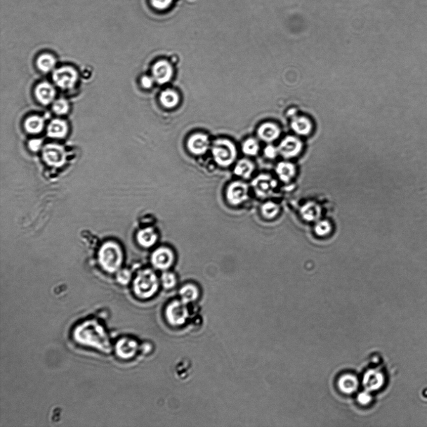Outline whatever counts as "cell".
Segmentation results:
<instances>
[{"label": "cell", "instance_id": "21", "mask_svg": "<svg viewBox=\"0 0 427 427\" xmlns=\"http://www.w3.org/2000/svg\"><path fill=\"white\" fill-rule=\"evenodd\" d=\"M301 214L306 221H316L320 218L321 209L319 205L315 203H308L301 208Z\"/></svg>", "mask_w": 427, "mask_h": 427}, {"label": "cell", "instance_id": "38", "mask_svg": "<svg viewBox=\"0 0 427 427\" xmlns=\"http://www.w3.org/2000/svg\"><path fill=\"white\" fill-rule=\"evenodd\" d=\"M153 83V80L150 79V77H144L142 80H141V84H142L143 87H145L146 88H151L152 86Z\"/></svg>", "mask_w": 427, "mask_h": 427}, {"label": "cell", "instance_id": "31", "mask_svg": "<svg viewBox=\"0 0 427 427\" xmlns=\"http://www.w3.org/2000/svg\"><path fill=\"white\" fill-rule=\"evenodd\" d=\"M331 231V225H330L329 221L326 220H322L318 221L317 225H315V232L318 235L324 236L329 234Z\"/></svg>", "mask_w": 427, "mask_h": 427}, {"label": "cell", "instance_id": "30", "mask_svg": "<svg viewBox=\"0 0 427 427\" xmlns=\"http://www.w3.org/2000/svg\"><path fill=\"white\" fill-rule=\"evenodd\" d=\"M384 379L381 374L379 373L372 372L365 379L368 386H371L370 388H376L382 385L383 383Z\"/></svg>", "mask_w": 427, "mask_h": 427}, {"label": "cell", "instance_id": "7", "mask_svg": "<svg viewBox=\"0 0 427 427\" xmlns=\"http://www.w3.org/2000/svg\"><path fill=\"white\" fill-rule=\"evenodd\" d=\"M249 186L241 181H235L229 185L226 190V199L230 204L238 205L246 201L249 197Z\"/></svg>", "mask_w": 427, "mask_h": 427}, {"label": "cell", "instance_id": "27", "mask_svg": "<svg viewBox=\"0 0 427 427\" xmlns=\"http://www.w3.org/2000/svg\"><path fill=\"white\" fill-rule=\"evenodd\" d=\"M280 207L277 204L272 202L265 203L261 207V213L266 218L272 219L275 218L279 213Z\"/></svg>", "mask_w": 427, "mask_h": 427}, {"label": "cell", "instance_id": "6", "mask_svg": "<svg viewBox=\"0 0 427 427\" xmlns=\"http://www.w3.org/2000/svg\"><path fill=\"white\" fill-rule=\"evenodd\" d=\"M252 184L255 192L261 198L270 197L277 186V181L267 174H261L257 176Z\"/></svg>", "mask_w": 427, "mask_h": 427}, {"label": "cell", "instance_id": "4", "mask_svg": "<svg viewBox=\"0 0 427 427\" xmlns=\"http://www.w3.org/2000/svg\"><path fill=\"white\" fill-rule=\"evenodd\" d=\"M188 304L182 300L171 302L165 309V318L169 324L173 327H181L187 322L190 317Z\"/></svg>", "mask_w": 427, "mask_h": 427}, {"label": "cell", "instance_id": "14", "mask_svg": "<svg viewBox=\"0 0 427 427\" xmlns=\"http://www.w3.org/2000/svg\"><path fill=\"white\" fill-rule=\"evenodd\" d=\"M209 141L206 135L197 134L189 139L188 147L191 152L196 155L204 154L209 148Z\"/></svg>", "mask_w": 427, "mask_h": 427}, {"label": "cell", "instance_id": "29", "mask_svg": "<svg viewBox=\"0 0 427 427\" xmlns=\"http://www.w3.org/2000/svg\"><path fill=\"white\" fill-rule=\"evenodd\" d=\"M258 144L254 139H249L245 141L243 145V151L247 155H256L258 153Z\"/></svg>", "mask_w": 427, "mask_h": 427}, {"label": "cell", "instance_id": "5", "mask_svg": "<svg viewBox=\"0 0 427 427\" xmlns=\"http://www.w3.org/2000/svg\"><path fill=\"white\" fill-rule=\"evenodd\" d=\"M212 153L217 164L222 167L232 164L236 157L235 146L227 140L216 141L212 148Z\"/></svg>", "mask_w": 427, "mask_h": 427}, {"label": "cell", "instance_id": "25", "mask_svg": "<svg viewBox=\"0 0 427 427\" xmlns=\"http://www.w3.org/2000/svg\"><path fill=\"white\" fill-rule=\"evenodd\" d=\"M160 101L165 107L173 108L178 103L179 97L175 92L168 89L162 92L160 96Z\"/></svg>", "mask_w": 427, "mask_h": 427}, {"label": "cell", "instance_id": "1", "mask_svg": "<svg viewBox=\"0 0 427 427\" xmlns=\"http://www.w3.org/2000/svg\"><path fill=\"white\" fill-rule=\"evenodd\" d=\"M75 341L81 345L91 346L103 353L112 351L109 337L102 325L96 320L85 321L75 328Z\"/></svg>", "mask_w": 427, "mask_h": 427}, {"label": "cell", "instance_id": "13", "mask_svg": "<svg viewBox=\"0 0 427 427\" xmlns=\"http://www.w3.org/2000/svg\"><path fill=\"white\" fill-rule=\"evenodd\" d=\"M152 72L155 81L164 84L171 79L173 70L168 62L160 61L153 66Z\"/></svg>", "mask_w": 427, "mask_h": 427}, {"label": "cell", "instance_id": "23", "mask_svg": "<svg viewBox=\"0 0 427 427\" xmlns=\"http://www.w3.org/2000/svg\"><path fill=\"white\" fill-rule=\"evenodd\" d=\"M254 170V165L247 160H242L238 163L235 169V173L244 178H249Z\"/></svg>", "mask_w": 427, "mask_h": 427}, {"label": "cell", "instance_id": "12", "mask_svg": "<svg viewBox=\"0 0 427 427\" xmlns=\"http://www.w3.org/2000/svg\"><path fill=\"white\" fill-rule=\"evenodd\" d=\"M138 350L137 342L129 337H124L120 339L116 345L117 354L123 359H129L133 357Z\"/></svg>", "mask_w": 427, "mask_h": 427}, {"label": "cell", "instance_id": "36", "mask_svg": "<svg viewBox=\"0 0 427 427\" xmlns=\"http://www.w3.org/2000/svg\"><path fill=\"white\" fill-rule=\"evenodd\" d=\"M278 153V150L276 149L272 145L267 146L264 150V153H265L266 157L270 159H275L277 157Z\"/></svg>", "mask_w": 427, "mask_h": 427}, {"label": "cell", "instance_id": "35", "mask_svg": "<svg viewBox=\"0 0 427 427\" xmlns=\"http://www.w3.org/2000/svg\"><path fill=\"white\" fill-rule=\"evenodd\" d=\"M173 0H151L153 6L158 9L167 8Z\"/></svg>", "mask_w": 427, "mask_h": 427}, {"label": "cell", "instance_id": "28", "mask_svg": "<svg viewBox=\"0 0 427 427\" xmlns=\"http://www.w3.org/2000/svg\"><path fill=\"white\" fill-rule=\"evenodd\" d=\"M161 282L163 287L165 289H171L176 284V278L173 273L171 272L163 273L161 277Z\"/></svg>", "mask_w": 427, "mask_h": 427}, {"label": "cell", "instance_id": "9", "mask_svg": "<svg viewBox=\"0 0 427 427\" xmlns=\"http://www.w3.org/2000/svg\"><path fill=\"white\" fill-rule=\"evenodd\" d=\"M303 144L299 138L289 136L285 138L280 143L278 151L285 159H292L300 153Z\"/></svg>", "mask_w": 427, "mask_h": 427}, {"label": "cell", "instance_id": "18", "mask_svg": "<svg viewBox=\"0 0 427 427\" xmlns=\"http://www.w3.org/2000/svg\"><path fill=\"white\" fill-rule=\"evenodd\" d=\"M276 172L280 180L285 183L289 182L296 175V169L291 163L283 162L278 164Z\"/></svg>", "mask_w": 427, "mask_h": 427}, {"label": "cell", "instance_id": "40", "mask_svg": "<svg viewBox=\"0 0 427 427\" xmlns=\"http://www.w3.org/2000/svg\"><path fill=\"white\" fill-rule=\"evenodd\" d=\"M296 110H290L289 111V113H290V115H291V116H293L294 113H296Z\"/></svg>", "mask_w": 427, "mask_h": 427}, {"label": "cell", "instance_id": "2", "mask_svg": "<svg viewBox=\"0 0 427 427\" xmlns=\"http://www.w3.org/2000/svg\"><path fill=\"white\" fill-rule=\"evenodd\" d=\"M159 287V279L150 269L139 272L133 283L134 294L141 299L152 298L157 293Z\"/></svg>", "mask_w": 427, "mask_h": 427}, {"label": "cell", "instance_id": "32", "mask_svg": "<svg viewBox=\"0 0 427 427\" xmlns=\"http://www.w3.org/2000/svg\"><path fill=\"white\" fill-rule=\"evenodd\" d=\"M53 109L56 114L64 115L68 112L69 105L67 101L60 99L54 103Z\"/></svg>", "mask_w": 427, "mask_h": 427}, {"label": "cell", "instance_id": "20", "mask_svg": "<svg viewBox=\"0 0 427 427\" xmlns=\"http://www.w3.org/2000/svg\"><path fill=\"white\" fill-rule=\"evenodd\" d=\"M181 300L188 304L194 302L200 296L199 289L193 284H186L181 288L180 290Z\"/></svg>", "mask_w": 427, "mask_h": 427}, {"label": "cell", "instance_id": "15", "mask_svg": "<svg viewBox=\"0 0 427 427\" xmlns=\"http://www.w3.org/2000/svg\"><path fill=\"white\" fill-rule=\"evenodd\" d=\"M280 129L273 123H265L259 127L258 130L259 137L266 142H272L277 140L280 134Z\"/></svg>", "mask_w": 427, "mask_h": 427}, {"label": "cell", "instance_id": "34", "mask_svg": "<svg viewBox=\"0 0 427 427\" xmlns=\"http://www.w3.org/2000/svg\"><path fill=\"white\" fill-rule=\"evenodd\" d=\"M117 279L120 284L126 285L131 279V273L127 270H120L117 275Z\"/></svg>", "mask_w": 427, "mask_h": 427}, {"label": "cell", "instance_id": "8", "mask_svg": "<svg viewBox=\"0 0 427 427\" xmlns=\"http://www.w3.org/2000/svg\"><path fill=\"white\" fill-rule=\"evenodd\" d=\"M151 260L155 268L159 270H166L171 267L174 262L173 252L169 248H159L152 254Z\"/></svg>", "mask_w": 427, "mask_h": 427}, {"label": "cell", "instance_id": "16", "mask_svg": "<svg viewBox=\"0 0 427 427\" xmlns=\"http://www.w3.org/2000/svg\"><path fill=\"white\" fill-rule=\"evenodd\" d=\"M292 129L299 135H308L312 130V124L305 117H294L291 122Z\"/></svg>", "mask_w": 427, "mask_h": 427}, {"label": "cell", "instance_id": "39", "mask_svg": "<svg viewBox=\"0 0 427 427\" xmlns=\"http://www.w3.org/2000/svg\"><path fill=\"white\" fill-rule=\"evenodd\" d=\"M369 399L370 398L368 397L366 394H362V395H360V402H362V403H367Z\"/></svg>", "mask_w": 427, "mask_h": 427}, {"label": "cell", "instance_id": "22", "mask_svg": "<svg viewBox=\"0 0 427 427\" xmlns=\"http://www.w3.org/2000/svg\"><path fill=\"white\" fill-rule=\"evenodd\" d=\"M68 127L63 120H55L49 125L48 134L53 138H63L67 134Z\"/></svg>", "mask_w": 427, "mask_h": 427}, {"label": "cell", "instance_id": "37", "mask_svg": "<svg viewBox=\"0 0 427 427\" xmlns=\"http://www.w3.org/2000/svg\"><path fill=\"white\" fill-rule=\"evenodd\" d=\"M42 145V141L39 139H34L29 142V147L33 152H37L40 149Z\"/></svg>", "mask_w": 427, "mask_h": 427}, {"label": "cell", "instance_id": "10", "mask_svg": "<svg viewBox=\"0 0 427 427\" xmlns=\"http://www.w3.org/2000/svg\"><path fill=\"white\" fill-rule=\"evenodd\" d=\"M53 80L58 86L68 89L74 86L77 80V74L74 68L62 67L56 70L53 74Z\"/></svg>", "mask_w": 427, "mask_h": 427}, {"label": "cell", "instance_id": "24", "mask_svg": "<svg viewBox=\"0 0 427 427\" xmlns=\"http://www.w3.org/2000/svg\"><path fill=\"white\" fill-rule=\"evenodd\" d=\"M43 120L37 116L28 118L25 122V128L31 133H40L43 129Z\"/></svg>", "mask_w": 427, "mask_h": 427}, {"label": "cell", "instance_id": "19", "mask_svg": "<svg viewBox=\"0 0 427 427\" xmlns=\"http://www.w3.org/2000/svg\"><path fill=\"white\" fill-rule=\"evenodd\" d=\"M157 235L152 228H147L141 230L137 235L139 244L143 247H152L157 242Z\"/></svg>", "mask_w": 427, "mask_h": 427}, {"label": "cell", "instance_id": "26", "mask_svg": "<svg viewBox=\"0 0 427 427\" xmlns=\"http://www.w3.org/2000/svg\"><path fill=\"white\" fill-rule=\"evenodd\" d=\"M37 64L40 70L44 72H48L53 69L55 64V60L51 55L46 54L40 56Z\"/></svg>", "mask_w": 427, "mask_h": 427}, {"label": "cell", "instance_id": "33", "mask_svg": "<svg viewBox=\"0 0 427 427\" xmlns=\"http://www.w3.org/2000/svg\"><path fill=\"white\" fill-rule=\"evenodd\" d=\"M341 386L343 390L351 391L355 388V386H357V381L353 377H345L342 380Z\"/></svg>", "mask_w": 427, "mask_h": 427}, {"label": "cell", "instance_id": "11", "mask_svg": "<svg viewBox=\"0 0 427 427\" xmlns=\"http://www.w3.org/2000/svg\"><path fill=\"white\" fill-rule=\"evenodd\" d=\"M44 160L47 164L55 167H61L64 164L65 153L60 145L50 144L46 145L43 151Z\"/></svg>", "mask_w": 427, "mask_h": 427}, {"label": "cell", "instance_id": "3", "mask_svg": "<svg viewBox=\"0 0 427 427\" xmlns=\"http://www.w3.org/2000/svg\"><path fill=\"white\" fill-rule=\"evenodd\" d=\"M101 265L109 272H115L121 265L123 254L119 245L107 242L101 247L99 254Z\"/></svg>", "mask_w": 427, "mask_h": 427}, {"label": "cell", "instance_id": "17", "mask_svg": "<svg viewBox=\"0 0 427 427\" xmlns=\"http://www.w3.org/2000/svg\"><path fill=\"white\" fill-rule=\"evenodd\" d=\"M37 97L42 103L48 105L55 97V91L53 87L47 83H43L37 87Z\"/></svg>", "mask_w": 427, "mask_h": 427}]
</instances>
